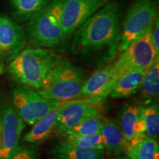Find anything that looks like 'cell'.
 Returning a JSON list of instances; mask_svg holds the SVG:
<instances>
[{
	"label": "cell",
	"instance_id": "2e32d148",
	"mask_svg": "<svg viewBox=\"0 0 159 159\" xmlns=\"http://www.w3.org/2000/svg\"><path fill=\"white\" fill-rule=\"evenodd\" d=\"M53 159H104L105 151L68 144L61 139L52 148Z\"/></svg>",
	"mask_w": 159,
	"mask_h": 159
},
{
	"label": "cell",
	"instance_id": "5bb4252c",
	"mask_svg": "<svg viewBox=\"0 0 159 159\" xmlns=\"http://www.w3.org/2000/svg\"><path fill=\"white\" fill-rule=\"evenodd\" d=\"M147 70L133 69L122 73L111 89L109 96L113 99H125L130 97L140 89Z\"/></svg>",
	"mask_w": 159,
	"mask_h": 159
},
{
	"label": "cell",
	"instance_id": "cb8c5ba5",
	"mask_svg": "<svg viewBox=\"0 0 159 159\" xmlns=\"http://www.w3.org/2000/svg\"><path fill=\"white\" fill-rule=\"evenodd\" d=\"M10 159H37V146L34 144L19 148Z\"/></svg>",
	"mask_w": 159,
	"mask_h": 159
},
{
	"label": "cell",
	"instance_id": "277c9868",
	"mask_svg": "<svg viewBox=\"0 0 159 159\" xmlns=\"http://www.w3.org/2000/svg\"><path fill=\"white\" fill-rule=\"evenodd\" d=\"M11 99L17 114L24 122L30 125H33L65 102L43 97L36 89L23 85L13 89Z\"/></svg>",
	"mask_w": 159,
	"mask_h": 159
},
{
	"label": "cell",
	"instance_id": "484cf974",
	"mask_svg": "<svg viewBox=\"0 0 159 159\" xmlns=\"http://www.w3.org/2000/svg\"><path fill=\"white\" fill-rule=\"evenodd\" d=\"M110 159H130L128 156H127L126 155H122L119 154L117 155V156H113L112 158H111Z\"/></svg>",
	"mask_w": 159,
	"mask_h": 159
},
{
	"label": "cell",
	"instance_id": "8992f818",
	"mask_svg": "<svg viewBox=\"0 0 159 159\" xmlns=\"http://www.w3.org/2000/svg\"><path fill=\"white\" fill-rule=\"evenodd\" d=\"M47 5L29 19L27 38L36 47L55 49L62 46L67 39L61 22L51 14Z\"/></svg>",
	"mask_w": 159,
	"mask_h": 159
},
{
	"label": "cell",
	"instance_id": "9c48e42d",
	"mask_svg": "<svg viewBox=\"0 0 159 159\" xmlns=\"http://www.w3.org/2000/svg\"><path fill=\"white\" fill-rule=\"evenodd\" d=\"M100 115L99 103L83 98L66 101L60 107L54 133L61 136L64 131L85 119Z\"/></svg>",
	"mask_w": 159,
	"mask_h": 159
},
{
	"label": "cell",
	"instance_id": "9a60e30c",
	"mask_svg": "<svg viewBox=\"0 0 159 159\" xmlns=\"http://www.w3.org/2000/svg\"><path fill=\"white\" fill-rule=\"evenodd\" d=\"M104 151L111 156L125 152V139L119 123L115 120H105L100 131Z\"/></svg>",
	"mask_w": 159,
	"mask_h": 159
},
{
	"label": "cell",
	"instance_id": "44dd1931",
	"mask_svg": "<svg viewBox=\"0 0 159 159\" xmlns=\"http://www.w3.org/2000/svg\"><path fill=\"white\" fill-rule=\"evenodd\" d=\"M105 120L101 115L85 119L75 127L64 131L61 136H85L97 134L100 131Z\"/></svg>",
	"mask_w": 159,
	"mask_h": 159
},
{
	"label": "cell",
	"instance_id": "ffe728a7",
	"mask_svg": "<svg viewBox=\"0 0 159 159\" xmlns=\"http://www.w3.org/2000/svg\"><path fill=\"white\" fill-rule=\"evenodd\" d=\"M130 159H159V145L156 139L146 136L134 149L125 152Z\"/></svg>",
	"mask_w": 159,
	"mask_h": 159
},
{
	"label": "cell",
	"instance_id": "ba28073f",
	"mask_svg": "<svg viewBox=\"0 0 159 159\" xmlns=\"http://www.w3.org/2000/svg\"><path fill=\"white\" fill-rule=\"evenodd\" d=\"M25 123L13 105L7 104L0 110V159H10L19 150Z\"/></svg>",
	"mask_w": 159,
	"mask_h": 159
},
{
	"label": "cell",
	"instance_id": "4316f807",
	"mask_svg": "<svg viewBox=\"0 0 159 159\" xmlns=\"http://www.w3.org/2000/svg\"><path fill=\"white\" fill-rule=\"evenodd\" d=\"M4 71V64L3 63H0V75L3 73Z\"/></svg>",
	"mask_w": 159,
	"mask_h": 159
},
{
	"label": "cell",
	"instance_id": "4fadbf2b",
	"mask_svg": "<svg viewBox=\"0 0 159 159\" xmlns=\"http://www.w3.org/2000/svg\"><path fill=\"white\" fill-rule=\"evenodd\" d=\"M144 106L142 103L137 102L125 105L122 108L119 125L125 140L146 135V126L142 114Z\"/></svg>",
	"mask_w": 159,
	"mask_h": 159
},
{
	"label": "cell",
	"instance_id": "ac0fdd59",
	"mask_svg": "<svg viewBox=\"0 0 159 159\" xmlns=\"http://www.w3.org/2000/svg\"><path fill=\"white\" fill-rule=\"evenodd\" d=\"M140 88L144 105L150 104L151 101L158 99L159 93L158 58L147 69Z\"/></svg>",
	"mask_w": 159,
	"mask_h": 159
},
{
	"label": "cell",
	"instance_id": "3957f363",
	"mask_svg": "<svg viewBox=\"0 0 159 159\" xmlns=\"http://www.w3.org/2000/svg\"><path fill=\"white\" fill-rule=\"evenodd\" d=\"M85 80L82 69L68 59L62 58L53 71L48 84L38 91L47 98L66 102L79 97Z\"/></svg>",
	"mask_w": 159,
	"mask_h": 159
},
{
	"label": "cell",
	"instance_id": "d6986e66",
	"mask_svg": "<svg viewBox=\"0 0 159 159\" xmlns=\"http://www.w3.org/2000/svg\"><path fill=\"white\" fill-rule=\"evenodd\" d=\"M51 0H11L14 15L19 21H27L50 2Z\"/></svg>",
	"mask_w": 159,
	"mask_h": 159
},
{
	"label": "cell",
	"instance_id": "7a4b0ae2",
	"mask_svg": "<svg viewBox=\"0 0 159 159\" xmlns=\"http://www.w3.org/2000/svg\"><path fill=\"white\" fill-rule=\"evenodd\" d=\"M62 58L51 49L39 47L24 49L11 61L7 70L16 82L41 90L48 84Z\"/></svg>",
	"mask_w": 159,
	"mask_h": 159
},
{
	"label": "cell",
	"instance_id": "6da1fadb",
	"mask_svg": "<svg viewBox=\"0 0 159 159\" xmlns=\"http://www.w3.org/2000/svg\"><path fill=\"white\" fill-rule=\"evenodd\" d=\"M122 6L111 2L85 21L75 33L71 50L83 57L113 59L122 33Z\"/></svg>",
	"mask_w": 159,
	"mask_h": 159
},
{
	"label": "cell",
	"instance_id": "7402d4cb",
	"mask_svg": "<svg viewBox=\"0 0 159 159\" xmlns=\"http://www.w3.org/2000/svg\"><path fill=\"white\" fill-rule=\"evenodd\" d=\"M143 117L146 126L147 136L158 139L159 134V108L156 103L143 107Z\"/></svg>",
	"mask_w": 159,
	"mask_h": 159
},
{
	"label": "cell",
	"instance_id": "d4e9b609",
	"mask_svg": "<svg viewBox=\"0 0 159 159\" xmlns=\"http://www.w3.org/2000/svg\"><path fill=\"white\" fill-rule=\"evenodd\" d=\"M151 40L152 43L156 50V54L159 55V22L158 17L155 20L152 29H151Z\"/></svg>",
	"mask_w": 159,
	"mask_h": 159
},
{
	"label": "cell",
	"instance_id": "5b68a950",
	"mask_svg": "<svg viewBox=\"0 0 159 159\" xmlns=\"http://www.w3.org/2000/svg\"><path fill=\"white\" fill-rule=\"evenodd\" d=\"M158 17L157 4L153 0H136L128 10L122 28L118 51L127 47L141 37L152 27Z\"/></svg>",
	"mask_w": 159,
	"mask_h": 159
},
{
	"label": "cell",
	"instance_id": "e0dca14e",
	"mask_svg": "<svg viewBox=\"0 0 159 159\" xmlns=\"http://www.w3.org/2000/svg\"><path fill=\"white\" fill-rule=\"evenodd\" d=\"M60 107L42 117L33 125V128L24 138L25 142L37 144L43 142L50 136L54 132Z\"/></svg>",
	"mask_w": 159,
	"mask_h": 159
},
{
	"label": "cell",
	"instance_id": "8fae6325",
	"mask_svg": "<svg viewBox=\"0 0 159 159\" xmlns=\"http://www.w3.org/2000/svg\"><path fill=\"white\" fill-rule=\"evenodd\" d=\"M119 76L114 63L98 69L85 80L79 97L100 104L109 96Z\"/></svg>",
	"mask_w": 159,
	"mask_h": 159
},
{
	"label": "cell",
	"instance_id": "7c38bea8",
	"mask_svg": "<svg viewBox=\"0 0 159 159\" xmlns=\"http://www.w3.org/2000/svg\"><path fill=\"white\" fill-rule=\"evenodd\" d=\"M25 44L22 27L6 16H0V61H11L23 50Z\"/></svg>",
	"mask_w": 159,
	"mask_h": 159
},
{
	"label": "cell",
	"instance_id": "30bf717a",
	"mask_svg": "<svg viewBox=\"0 0 159 159\" xmlns=\"http://www.w3.org/2000/svg\"><path fill=\"white\" fill-rule=\"evenodd\" d=\"M109 0H64L61 24L66 39L91 16L108 4Z\"/></svg>",
	"mask_w": 159,
	"mask_h": 159
},
{
	"label": "cell",
	"instance_id": "52a82bcc",
	"mask_svg": "<svg viewBox=\"0 0 159 159\" xmlns=\"http://www.w3.org/2000/svg\"><path fill=\"white\" fill-rule=\"evenodd\" d=\"M151 29L152 27L138 39L130 43L126 49L120 52L118 58L114 63L120 75L133 69L147 70L158 58V55L156 54L152 43Z\"/></svg>",
	"mask_w": 159,
	"mask_h": 159
},
{
	"label": "cell",
	"instance_id": "603a6c76",
	"mask_svg": "<svg viewBox=\"0 0 159 159\" xmlns=\"http://www.w3.org/2000/svg\"><path fill=\"white\" fill-rule=\"evenodd\" d=\"M63 137H65L62 139L63 142L75 146L104 150L102 136L99 132L85 136H66Z\"/></svg>",
	"mask_w": 159,
	"mask_h": 159
}]
</instances>
